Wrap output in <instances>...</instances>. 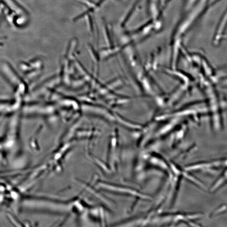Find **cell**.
<instances>
[{
	"label": "cell",
	"mask_w": 227,
	"mask_h": 227,
	"mask_svg": "<svg viewBox=\"0 0 227 227\" xmlns=\"http://www.w3.org/2000/svg\"><path fill=\"white\" fill-rule=\"evenodd\" d=\"M227 182V169L224 171L222 175L221 176L218 178V181L215 183L213 187H212L211 191H215V190L220 187L222 185L225 184V183Z\"/></svg>",
	"instance_id": "6da1fadb"
}]
</instances>
